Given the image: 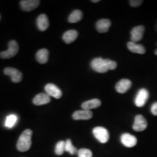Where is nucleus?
I'll list each match as a JSON object with an SVG mask.
<instances>
[{"mask_svg": "<svg viewBox=\"0 0 157 157\" xmlns=\"http://www.w3.org/2000/svg\"></svg>", "mask_w": 157, "mask_h": 157, "instance_id": "obj_31", "label": "nucleus"}, {"mask_svg": "<svg viewBox=\"0 0 157 157\" xmlns=\"http://www.w3.org/2000/svg\"></svg>", "mask_w": 157, "mask_h": 157, "instance_id": "obj_32", "label": "nucleus"}, {"mask_svg": "<svg viewBox=\"0 0 157 157\" xmlns=\"http://www.w3.org/2000/svg\"><path fill=\"white\" fill-rule=\"evenodd\" d=\"M45 91L48 95L52 96L56 99L62 97V91L55 84L52 83L47 84L45 86Z\"/></svg>", "mask_w": 157, "mask_h": 157, "instance_id": "obj_10", "label": "nucleus"}, {"mask_svg": "<svg viewBox=\"0 0 157 157\" xmlns=\"http://www.w3.org/2000/svg\"><path fill=\"white\" fill-rule=\"evenodd\" d=\"M128 48L129 51L133 53L139 54H144L146 52V48L144 45L141 44H137L132 41H129L128 43Z\"/></svg>", "mask_w": 157, "mask_h": 157, "instance_id": "obj_17", "label": "nucleus"}, {"mask_svg": "<svg viewBox=\"0 0 157 157\" xmlns=\"http://www.w3.org/2000/svg\"><path fill=\"white\" fill-rule=\"evenodd\" d=\"M155 54L156 56H157V49L155 50Z\"/></svg>", "mask_w": 157, "mask_h": 157, "instance_id": "obj_29", "label": "nucleus"}, {"mask_svg": "<svg viewBox=\"0 0 157 157\" xmlns=\"http://www.w3.org/2000/svg\"><path fill=\"white\" fill-rule=\"evenodd\" d=\"M17 121V116L15 115L12 114V115H10L7 117V118L6 119L5 125H6V127H7L8 128H11L15 125V124H16Z\"/></svg>", "mask_w": 157, "mask_h": 157, "instance_id": "obj_23", "label": "nucleus"}, {"mask_svg": "<svg viewBox=\"0 0 157 157\" xmlns=\"http://www.w3.org/2000/svg\"><path fill=\"white\" fill-rule=\"evenodd\" d=\"M132 82L127 78H123L119 80L115 86V89L119 93H125L131 88Z\"/></svg>", "mask_w": 157, "mask_h": 157, "instance_id": "obj_12", "label": "nucleus"}, {"mask_svg": "<svg viewBox=\"0 0 157 157\" xmlns=\"http://www.w3.org/2000/svg\"><path fill=\"white\" fill-rule=\"evenodd\" d=\"M93 112L90 110H78L74 112L72 118L75 120H89L93 117Z\"/></svg>", "mask_w": 157, "mask_h": 157, "instance_id": "obj_14", "label": "nucleus"}, {"mask_svg": "<svg viewBox=\"0 0 157 157\" xmlns=\"http://www.w3.org/2000/svg\"><path fill=\"white\" fill-rule=\"evenodd\" d=\"M143 2V1H140V0H131L129 1L130 5L132 6V7H138L142 4Z\"/></svg>", "mask_w": 157, "mask_h": 157, "instance_id": "obj_26", "label": "nucleus"}, {"mask_svg": "<svg viewBox=\"0 0 157 157\" xmlns=\"http://www.w3.org/2000/svg\"><path fill=\"white\" fill-rule=\"evenodd\" d=\"M111 26V22L108 19H102L97 21L95 25L97 30L100 33H104L108 32L109 28Z\"/></svg>", "mask_w": 157, "mask_h": 157, "instance_id": "obj_13", "label": "nucleus"}, {"mask_svg": "<svg viewBox=\"0 0 157 157\" xmlns=\"http://www.w3.org/2000/svg\"><path fill=\"white\" fill-rule=\"evenodd\" d=\"M101 104V101L98 99L95 98L85 101L82 104V108L84 110H90L91 109H95L100 107Z\"/></svg>", "mask_w": 157, "mask_h": 157, "instance_id": "obj_19", "label": "nucleus"}, {"mask_svg": "<svg viewBox=\"0 0 157 157\" xmlns=\"http://www.w3.org/2000/svg\"><path fill=\"white\" fill-rule=\"evenodd\" d=\"M147 125L148 124L145 118L141 115H137L135 117L133 129L136 132H142L146 130Z\"/></svg>", "mask_w": 157, "mask_h": 157, "instance_id": "obj_7", "label": "nucleus"}, {"mask_svg": "<svg viewBox=\"0 0 157 157\" xmlns=\"http://www.w3.org/2000/svg\"><path fill=\"white\" fill-rule=\"evenodd\" d=\"M144 31L145 28L143 25H140L135 27L131 31V41L136 43L141 40L143 39Z\"/></svg>", "mask_w": 157, "mask_h": 157, "instance_id": "obj_8", "label": "nucleus"}, {"mask_svg": "<svg viewBox=\"0 0 157 157\" xmlns=\"http://www.w3.org/2000/svg\"><path fill=\"white\" fill-rule=\"evenodd\" d=\"M83 17L82 12L78 10L73 11L72 13L69 15L68 17V22L72 23H77L80 21Z\"/></svg>", "mask_w": 157, "mask_h": 157, "instance_id": "obj_21", "label": "nucleus"}, {"mask_svg": "<svg viewBox=\"0 0 157 157\" xmlns=\"http://www.w3.org/2000/svg\"><path fill=\"white\" fill-rule=\"evenodd\" d=\"M78 37V32L75 30H69L63 34V40L67 44H71L75 41Z\"/></svg>", "mask_w": 157, "mask_h": 157, "instance_id": "obj_18", "label": "nucleus"}, {"mask_svg": "<svg viewBox=\"0 0 157 157\" xmlns=\"http://www.w3.org/2000/svg\"><path fill=\"white\" fill-rule=\"evenodd\" d=\"M19 51V45L16 41L11 40L8 44V50L0 53L2 59H9L15 56Z\"/></svg>", "mask_w": 157, "mask_h": 157, "instance_id": "obj_4", "label": "nucleus"}, {"mask_svg": "<svg viewBox=\"0 0 157 157\" xmlns=\"http://www.w3.org/2000/svg\"><path fill=\"white\" fill-rule=\"evenodd\" d=\"M0 19H1V15H0Z\"/></svg>", "mask_w": 157, "mask_h": 157, "instance_id": "obj_30", "label": "nucleus"}, {"mask_svg": "<svg viewBox=\"0 0 157 157\" xmlns=\"http://www.w3.org/2000/svg\"><path fill=\"white\" fill-rule=\"evenodd\" d=\"M65 151V141H59L56 143L55 152L58 155H61Z\"/></svg>", "mask_w": 157, "mask_h": 157, "instance_id": "obj_22", "label": "nucleus"}, {"mask_svg": "<svg viewBox=\"0 0 157 157\" xmlns=\"http://www.w3.org/2000/svg\"><path fill=\"white\" fill-rule=\"evenodd\" d=\"M100 0H93V1H91V2H94V3L98 2H100Z\"/></svg>", "mask_w": 157, "mask_h": 157, "instance_id": "obj_28", "label": "nucleus"}, {"mask_svg": "<svg viewBox=\"0 0 157 157\" xmlns=\"http://www.w3.org/2000/svg\"><path fill=\"white\" fill-rule=\"evenodd\" d=\"M37 25L40 31L44 32L49 27V21L45 14H41L37 19Z\"/></svg>", "mask_w": 157, "mask_h": 157, "instance_id": "obj_16", "label": "nucleus"}, {"mask_svg": "<svg viewBox=\"0 0 157 157\" xmlns=\"http://www.w3.org/2000/svg\"><path fill=\"white\" fill-rule=\"evenodd\" d=\"M4 72L6 75L11 77L12 81L14 83H19L23 79L22 72L16 68L7 67L4 69Z\"/></svg>", "mask_w": 157, "mask_h": 157, "instance_id": "obj_5", "label": "nucleus"}, {"mask_svg": "<svg viewBox=\"0 0 157 157\" xmlns=\"http://www.w3.org/2000/svg\"><path fill=\"white\" fill-rule=\"evenodd\" d=\"M149 97V93L146 89H141L139 91L135 98V105L138 107H143Z\"/></svg>", "mask_w": 157, "mask_h": 157, "instance_id": "obj_6", "label": "nucleus"}, {"mask_svg": "<svg viewBox=\"0 0 157 157\" xmlns=\"http://www.w3.org/2000/svg\"><path fill=\"white\" fill-rule=\"evenodd\" d=\"M91 67L98 73H106L109 70H114L117 67V63L109 59L96 58L91 62Z\"/></svg>", "mask_w": 157, "mask_h": 157, "instance_id": "obj_1", "label": "nucleus"}, {"mask_svg": "<svg viewBox=\"0 0 157 157\" xmlns=\"http://www.w3.org/2000/svg\"><path fill=\"white\" fill-rule=\"evenodd\" d=\"M93 133L95 139L101 143H106L109 139V133L105 128L98 126L94 128Z\"/></svg>", "mask_w": 157, "mask_h": 157, "instance_id": "obj_3", "label": "nucleus"}, {"mask_svg": "<svg viewBox=\"0 0 157 157\" xmlns=\"http://www.w3.org/2000/svg\"><path fill=\"white\" fill-rule=\"evenodd\" d=\"M49 52L45 48H43L36 53V59L41 64H44L48 60Z\"/></svg>", "mask_w": 157, "mask_h": 157, "instance_id": "obj_20", "label": "nucleus"}, {"mask_svg": "<svg viewBox=\"0 0 157 157\" xmlns=\"http://www.w3.org/2000/svg\"><path fill=\"white\" fill-rule=\"evenodd\" d=\"M78 157H93L91 151L87 148H81L78 152Z\"/></svg>", "mask_w": 157, "mask_h": 157, "instance_id": "obj_25", "label": "nucleus"}, {"mask_svg": "<svg viewBox=\"0 0 157 157\" xmlns=\"http://www.w3.org/2000/svg\"><path fill=\"white\" fill-rule=\"evenodd\" d=\"M151 112L154 115L157 116V102H155L152 105Z\"/></svg>", "mask_w": 157, "mask_h": 157, "instance_id": "obj_27", "label": "nucleus"}, {"mask_svg": "<svg viewBox=\"0 0 157 157\" xmlns=\"http://www.w3.org/2000/svg\"><path fill=\"white\" fill-rule=\"evenodd\" d=\"M40 3L39 0H23L20 2V5L23 11L29 12L36 9Z\"/></svg>", "mask_w": 157, "mask_h": 157, "instance_id": "obj_11", "label": "nucleus"}, {"mask_svg": "<svg viewBox=\"0 0 157 157\" xmlns=\"http://www.w3.org/2000/svg\"><path fill=\"white\" fill-rule=\"evenodd\" d=\"M121 141L124 146L128 148L135 147L137 143V138L135 136L130 135L128 133L122 135L121 137Z\"/></svg>", "mask_w": 157, "mask_h": 157, "instance_id": "obj_9", "label": "nucleus"}, {"mask_svg": "<svg viewBox=\"0 0 157 157\" xmlns=\"http://www.w3.org/2000/svg\"><path fill=\"white\" fill-rule=\"evenodd\" d=\"M50 102V96L43 93L36 95L33 100V102L36 105H42L48 104Z\"/></svg>", "mask_w": 157, "mask_h": 157, "instance_id": "obj_15", "label": "nucleus"}, {"mask_svg": "<svg viewBox=\"0 0 157 157\" xmlns=\"http://www.w3.org/2000/svg\"><path fill=\"white\" fill-rule=\"evenodd\" d=\"M65 151L68 152L71 155H74L78 152L76 148L73 146L71 139H67L65 141Z\"/></svg>", "mask_w": 157, "mask_h": 157, "instance_id": "obj_24", "label": "nucleus"}, {"mask_svg": "<svg viewBox=\"0 0 157 157\" xmlns=\"http://www.w3.org/2000/svg\"><path fill=\"white\" fill-rule=\"evenodd\" d=\"M33 135L32 130L26 129L20 136L17 143V149L21 152L28 151L32 146V137Z\"/></svg>", "mask_w": 157, "mask_h": 157, "instance_id": "obj_2", "label": "nucleus"}]
</instances>
